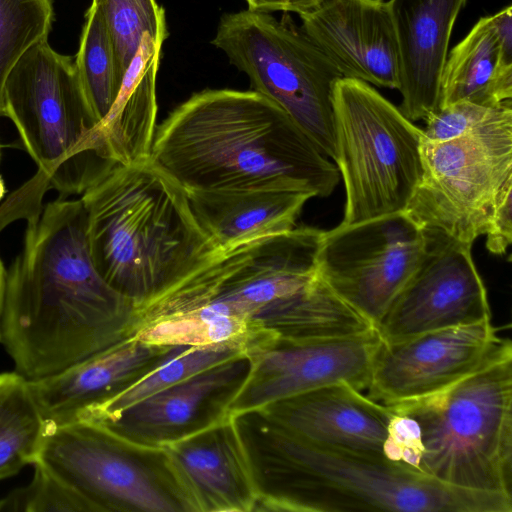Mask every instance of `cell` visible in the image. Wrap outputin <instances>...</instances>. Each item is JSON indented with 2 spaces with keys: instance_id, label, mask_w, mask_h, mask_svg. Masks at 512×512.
Here are the masks:
<instances>
[{
  "instance_id": "21",
  "label": "cell",
  "mask_w": 512,
  "mask_h": 512,
  "mask_svg": "<svg viewBox=\"0 0 512 512\" xmlns=\"http://www.w3.org/2000/svg\"><path fill=\"white\" fill-rule=\"evenodd\" d=\"M192 211L217 250L289 231L310 192L290 189L186 191Z\"/></svg>"
},
{
  "instance_id": "34",
  "label": "cell",
  "mask_w": 512,
  "mask_h": 512,
  "mask_svg": "<svg viewBox=\"0 0 512 512\" xmlns=\"http://www.w3.org/2000/svg\"><path fill=\"white\" fill-rule=\"evenodd\" d=\"M248 9L256 12L271 13L282 11L284 13L306 12L325 0H245Z\"/></svg>"
},
{
  "instance_id": "1",
  "label": "cell",
  "mask_w": 512,
  "mask_h": 512,
  "mask_svg": "<svg viewBox=\"0 0 512 512\" xmlns=\"http://www.w3.org/2000/svg\"><path fill=\"white\" fill-rule=\"evenodd\" d=\"M23 250L7 273L1 342L28 380L57 374L130 335L134 307L96 270L81 199L24 213Z\"/></svg>"
},
{
  "instance_id": "22",
  "label": "cell",
  "mask_w": 512,
  "mask_h": 512,
  "mask_svg": "<svg viewBox=\"0 0 512 512\" xmlns=\"http://www.w3.org/2000/svg\"><path fill=\"white\" fill-rule=\"evenodd\" d=\"M511 98L512 48L500 40L491 15L482 17L448 52L440 79V108L459 101L497 107Z\"/></svg>"
},
{
  "instance_id": "23",
  "label": "cell",
  "mask_w": 512,
  "mask_h": 512,
  "mask_svg": "<svg viewBox=\"0 0 512 512\" xmlns=\"http://www.w3.org/2000/svg\"><path fill=\"white\" fill-rule=\"evenodd\" d=\"M166 38L143 36L118 96L101 122L108 148L118 165L150 158L156 132V76Z\"/></svg>"
},
{
  "instance_id": "31",
  "label": "cell",
  "mask_w": 512,
  "mask_h": 512,
  "mask_svg": "<svg viewBox=\"0 0 512 512\" xmlns=\"http://www.w3.org/2000/svg\"><path fill=\"white\" fill-rule=\"evenodd\" d=\"M29 484L0 499V511L97 512L96 508L73 487L44 466L35 463Z\"/></svg>"
},
{
  "instance_id": "3",
  "label": "cell",
  "mask_w": 512,
  "mask_h": 512,
  "mask_svg": "<svg viewBox=\"0 0 512 512\" xmlns=\"http://www.w3.org/2000/svg\"><path fill=\"white\" fill-rule=\"evenodd\" d=\"M257 511L511 512L512 497L441 483L388 459L303 440L259 412L236 416Z\"/></svg>"
},
{
  "instance_id": "33",
  "label": "cell",
  "mask_w": 512,
  "mask_h": 512,
  "mask_svg": "<svg viewBox=\"0 0 512 512\" xmlns=\"http://www.w3.org/2000/svg\"><path fill=\"white\" fill-rule=\"evenodd\" d=\"M512 190H509L495 208L486 235V248L494 255L507 253L512 241Z\"/></svg>"
},
{
  "instance_id": "6",
  "label": "cell",
  "mask_w": 512,
  "mask_h": 512,
  "mask_svg": "<svg viewBox=\"0 0 512 512\" xmlns=\"http://www.w3.org/2000/svg\"><path fill=\"white\" fill-rule=\"evenodd\" d=\"M4 105L38 166L28 203H41L49 188L61 196L81 195L118 165L86 99L75 59L58 53L48 39L32 46L12 69Z\"/></svg>"
},
{
  "instance_id": "17",
  "label": "cell",
  "mask_w": 512,
  "mask_h": 512,
  "mask_svg": "<svg viewBox=\"0 0 512 512\" xmlns=\"http://www.w3.org/2000/svg\"><path fill=\"white\" fill-rule=\"evenodd\" d=\"M361 392L345 383L332 384L255 412L308 442L387 459L393 412Z\"/></svg>"
},
{
  "instance_id": "35",
  "label": "cell",
  "mask_w": 512,
  "mask_h": 512,
  "mask_svg": "<svg viewBox=\"0 0 512 512\" xmlns=\"http://www.w3.org/2000/svg\"><path fill=\"white\" fill-rule=\"evenodd\" d=\"M6 283H7V272H6L4 265L0 259V341H1L2 315H3L5 295H6Z\"/></svg>"
},
{
  "instance_id": "27",
  "label": "cell",
  "mask_w": 512,
  "mask_h": 512,
  "mask_svg": "<svg viewBox=\"0 0 512 512\" xmlns=\"http://www.w3.org/2000/svg\"><path fill=\"white\" fill-rule=\"evenodd\" d=\"M46 420L30 382L18 372L0 374V480L34 464Z\"/></svg>"
},
{
  "instance_id": "29",
  "label": "cell",
  "mask_w": 512,
  "mask_h": 512,
  "mask_svg": "<svg viewBox=\"0 0 512 512\" xmlns=\"http://www.w3.org/2000/svg\"><path fill=\"white\" fill-rule=\"evenodd\" d=\"M53 20V0H0V116L10 72L32 46L48 39Z\"/></svg>"
},
{
  "instance_id": "19",
  "label": "cell",
  "mask_w": 512,
  "mask_h": 512,
  "mask_svg": "<svg viewBox=\"0 0 512 512\" xmlns=\"http://www.w3.org/2000/svg\"><path fill=\"white\" fill-rule=\"evenodd\" d=\"M467 0H389L397 39L399 110L410 121L440 108V79L455 21Z\"/></svg>"
},
{
  "instance_id": "37",
  "label": "cell",
  "mask_w": 512,
  "mask_h": 512,
  "mask_svg": "<svg viewBox=\"0 0 512 512\" xmlns=\"http://www.w3.org/2000/svg\"><path fill=\"white\" fill-rule=\"evenodd\" d=\"M0 160H1V144H0Z\"/></svg>"
},
{
  "instance_id": "24",
  "label": "cell",
  "mask_w": 512,
  "mask_h": 512,
  "mask_svg": "<svg viewBox=\"0 0 512 512\" xmlns=\"http://www.w3.org/2000/svg\"><path fill=\"white\" fill-rule=\"evenodd\" d=\"M130 336L153 346H231L249 355L278 341L277 334L259 319L240 315L215 299L152 319Z\"/></svg>"
},
{
  "instance_id": "13",
  "label": "cell",
  "mask_w": 512,
  "mask_h": 512,
  "mask_svg": "<svg viewBox=\"0 0 512 512\" xmlns=\"http://www.w3.org/2000/svg\"><path fill=\"white\" fill-rule=\"evenodd\" d=\"M508 353H512L510 340L499 337L491 321L395 343L381 341L372 363L368 397L386 406L419 401Z\"/></svg>"
},
{
  "instance_id": "30",
  "label": "cell",
  "mask_w": 512,
  "mask_h": 512,
  "mask_svg": "<svg viewBox=\"0 0 512 512\" xmlns=\"http://www.w3.org/2000/svg\"><path fill=\"white\" fill-rule=\"evenodd\" d=\"M91 4L107 29L123 79L145 34L167 37L165 11L156 0H92Z\"/></svg>"
},
{
  "instance_id": "25",
  "label": "cell",
  "mask_w": 512,
  "mask_h": 512,
  "mask_svg": "<svg viewBox=\"0 0 512 512\" xmlns=\"http://www.w3.org/2000/svg\"><path fill=\"white\" fill-rule=\"evenodd\" d=\"M259 319L279 340L349 337L376 328L342 300L319 275L303 290L263 312Z\"/></svg>"
},
{
  "instance_id": "9",
  "label": "cell",
  "mask_w": 512,
  "mask_h": 512,
  "mask_svg": "<svg viewBox=\"0 0 512 512\" xmlns=\"http://www.w3.org/2000/svg\"><path fill=\"white\" fill-rule=\"evenodd\" d=\"M420 154L421 180L405 212L422 229L473 244L512 190V102L458 138L422 137Z\"/></svg>"
},
{
  "instance_id": "32",
  "label": "cell",
  "mask_w": 512,
  "mask_h": 512,
  "mask_svg": "<svg viewBox=\"0 0 512 512\" xmlns=\"http://www.w3.org/2000/svg\"><path fill=\"white\" fill-rule=\"evenodd\" d=\"M497 107H487L467 101L446 105L425 120L426 127L422 129L423 138L433 142L458 138L489 118Z\"/></svg>"
},
{
  "instance_id": "5",
  "label": "cell",
  "mask_w": 512,
  "mask_h": 512,
  "mask_svg": "<svg viewBox=\"0 0 512 512\" xmlns=\"http://www.w3.org/2000/svg\"><path fill=\"white\" fill-rule=\"evenodd\" d=\"M397 413L402 463L441 483L512 497V353Z\"/></svg>"
},
{
  "instance_id": "16",
  "label": "cell",
  "mask_w": 512,
  "mask_h": 512,
  "mask_svg": "<svg viewBox=\"0 0 512 512\" xmlns=\"http://www.w3.org/2000/svg\"><path fill=\"white\" fill-rule=\"evenodd\" d=\"M299 17L304 33L343 78L398 88L399 52L387 2L325 0Z\"/></svg>"
},
{
  "instance_id": "8",
  "label": "cell",
  "mask_w": 512,
  "mask_h": 512,
  "mask_svg": "<svg viewBox=\"0 0 512 512\" xmlns=\"http://www.w3.org/2000/svg\"><path fill=\"white\" fill-rule=\"evenodd\" d=\"M211 43L244 72L252 90L280 106L334 158L333 89L343 78L332 62L286 13L244 10L221 17Z\"/></svg>"
},
{
  "instance_id": "11",
  "label": "cell",
  "mask_w": 512,
  "mask_h": 512,
  "mask_svg": "<svg viewBox=\"0 0 512 512\" xmlns=\"http://www.w3.org/2000/svg\"><path fill=\"white\" fill-rule=\"evenodd\" d=\"M426 235L405 211L324 231L317 273L375 328L425 250Z\"/></svg>"
},
{
  "instance_id": "14",
  "label": "cell",
  "mask_w": 512,
  "mask_h": 512,
  "mask_svg": "<svg viewBox=\"0 0 512 512\" xmlns=\"http://www.w3.org/2000/svg\"><path fill=\"white\" fill-rule=\"evenodd\" d=\"M381 339L377 330L309 341L279 340L250 355L249 371L225 407L238 416L323 386L366 390Z\"/></svg>"
},
{
  "instance_id": "2",
  "label": "cell",
  "mask_w": 512,
  "mask_h": 512,
  "mask_svg": "<svg viewBox=\"0 0 512 512\" xmlns=\"http://www.w3.org/2000/svg\"><path fill=\"white\" fill-rule=\"evenodd\" d=\"M150 160L185 191L290 189L328 197L335 164L274 101L205 89L156 128Z\"/></svg>"
},
{
  "instance_id": "7",
  "label": "cell",
  "mask_w": 512,
  "mask_h": 512,
  "mask_svg": "<svg viewBox=\"0 0 512 512\" xmlns=\"http://www.w3.org/2000/svg\"><path fill=\"white\" fill-rule=\"evenodd\" d=\"M335 155L353 224L404 212L422 176V129L370 84L340 78L333 96Z\"/></svg>"
},
{
  "instance_id": "10",
  "label": "cell",
  "mask_w": 512,
  "mask_h": 512,
  "mask_svg": "<svg viewBox=\"0 0 512 512\" xmlns=\"http://www.w3.org/2000/svg\"><path fill=\"white\" fill-rule=\"evenodd\" d=\"M101 511L185 512L160 449L139 448L82 420L47 421L34 462Z\"/></svg>"
},
{
  "instance_id": "18",
  "label": "cell",
  "mask_w": 512,
  "mask_h": 512,
  "mask_svg": "<svg viewBox=\"0 0 512 512\" xmlns=\"http://www.w3.org/2000/svg\"><path fill=\"white\" fill-rule=\"evenodd\" d=\"M249 367L248 355L224 362L142 400L99 426L139 448L158 449L205 425L199 417L208 409L225 413Z\"/></svg>"
},
{
  "instance_id": "15",
  "label": "cell",
  "mask_w": 512,
  "mask_h": 512,
  "mask_svg": "<svg viewBox=\"0 0 512 512\" xmlns=\"http://www.w3.org/2000/svg\"><path fill=\"white\" fill-rule=\"evenodd\" d=\"M158 449L185 512L257 511L260 490L236 416L223 413Z\"/></svg>"
},
{
  "instance_id": "20",
  "label": "cell",
  "mask_w": 512,
  "mask_h": 512,
  "mask_svg": "<svg viewBox=\"0 0 512 512\" xmlns=\"http://www.w3.org/2000/svg\"><path fill=\"white\" fill-rule=\"evenodd\" d=\"M172 347L143 343L130 335L85 360L49 377L29 380L45 420L73 421L142 375Z\"/></svg>"
},
{
  "instance_id": "12",
  "label": "cell",
  "mask_w": 512,
  "mask_h": 512,
  "mask_svg": "<svg viewBox=\"0 0 512 512\" xmlns=\"http://www.w3.org/2000/svg\"><path fill=\"white\" fill-rule=\"evenodd\" d=\"M425 250L413 274L376 327L395 343L437 330L491 321L487 291L472 243L424 229Z\"/></svg>"
},
{
  "instance_id": "36",
  "label": "cell",
  "mask_w": 512,
  "mask_h": 512,
  "mask_svg": "<svg viewBox=\"0 0 512 512\" xmlns=\"http://www.w3.org/2000/svg\"><path fill=\"white\" fill-rule=\"evenodd\" d=\"M6 187L2 177L0 176V200L5 196Z\"/></svg>"
},
{
  "instance_id": "26",
  "label": "cell",
  "mask_w": 512,
  "mask_h": 512,
  "mask_svg": "<svg viewBox=\"0 0 512 512\" xmlns=\"http://www.w3.org/2000/svg\"><path fill=\"white\" fill-rule=\"evenodd\" d=\"M247 355L250 356L231 346H173L142 375L107 399L85 408L74 420L104 425L146 398L214 366Z\"/></svg>"
},
{
  "instance_id": "4",
  "label": "cell",
  "mask_w": 512,
  "mask_h": 512,
  "mask_svg": "<svg viewBox=\"0 0 512 512\" xmlns=\"http://www.w3.org/2000/svg\"><path fill=\"white\" fill-rule=\"evenodd\" d=\"M80 199L93 264L134 315L218 251L186 191L150 158L114 166Z\"/></svg>"
},
{
  "instance_id": "28",
  "label": "cell",
  "mask_w": 512,
  "mask_h": 512,
  "mask_svg": "<svg viewBox=\"0 0 512 512\" xmlns=\"http://www.w3.org/2000/svg\"><path fill=\"white\" fill-rule=\"evenodd\" d=\"M74 59L86 99L101 124L118 96L123 77L107 29L92 4L85 15L79 49Z\"/></svg>"
}]
</instances>
